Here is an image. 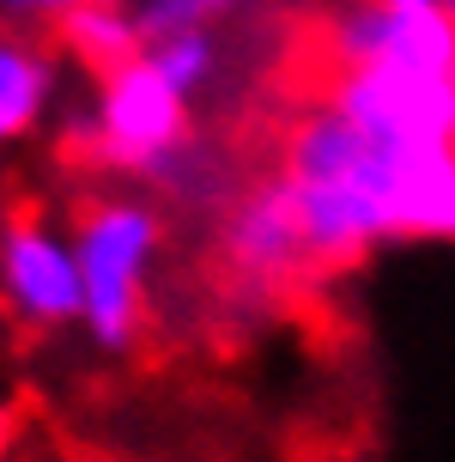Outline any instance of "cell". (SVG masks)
<instances>
[{"label":"cell","mask_w":455,"mask_h":462,"mask_svg":"<svg viewBox=\"0 0 455 462\" xmlns=\"http://www.w3.org/2000/svg\"><path fill=\"white\" fill-rule=\"evenodd\" d=\"M73 268H79V323L104 353H128L146 310V274L164 244V219L152 201L104 195L73 226Z\"/></svg>","instance_id":"6da1fadb"},{"label":"cell","mask_w":455,"mask_h":462,"mask_svg":"<svg viewBox=\"0 0 455 462\" xmlns=\"http://www.w3.org/2000/svg\"><path fill=\"white\" fill-rule=\"evenodd\" d=\"M188 97L164 79L146 55L122 61V68L97 73V97H91V116L79 128V146H86L91 164L104 171H122V177H146L159 183V171L188 146Z\"/></svg>","instance_id":"7a4b0ae2"},{"label":"cell","mask_w":455,"mask_h":462,"mask_svg":"<svg viewBox=\"0 0 455 462\" xmlns=\"http://www.w3.org/2000/svg\"><path fill=\"white\" fill-rule=\"evenodd\" d=\"M334 61L383 73H455V19L437 0H346L334 13Z\"/></svg>","instance_id":"3957f363"},{"label":"cell","mask_w":455,"mask_h":462,"mask_svg":"<svg viewBox=\"0 0 455 462\" xmlns=\"http://www.w3.org/2000/svg\"><path fill=\"white\" fill-rule=\"evenodd\" d=\"M0 299L24 328H68L79 323V268H73L68 231L37 213H19L0 231Z\"/></svg>","instance_id":"277c9868"},{"label":"cell","mask_w":455,"mask_h":462,"mask_svg":"<svg viewBox=\"0 0 455 462\" xmlns=\"http://www.w3.org/2000/svg\"><path fill=\"white\" fill-rule=\"evenodd\" d=\"M225 268L231 280L268 299L279 292L286 280L310 274V255H304V231H297V213H292V195L279 177L255 183L225 219Z\"/></svg>","instance_id":"5b68a950"},{"label":"cell","mask_w":455,"mask_h":462,"mask_svg":"<svg viewBox=\"0 0 455 462\" xmlns=\"http://www.w3.org/2000/svg\"><path fill=\"white\" fill-rule=\"evenodd\" d=\"M61 92V55L31 43L19 31H0V146L37 134Z\"/></svg>","instance_id":"8992f818"},{"label":"cell","mask_w":455,"mask_h":462,"mask_svg":"<svg viewBox=\"0 0 455 462\" xmlns=\"http://www.w3.org/2000/svg\"><path fill=\"white\" fill-rule=\"evenodd\" d=\"M140 49H146V37H140L128 0H86V6H73L68 19L55 24V55L79 61L91 79L122 68V61H134Z\"/></svg>","instance_id":"52a82bcc"},{"label":"cell","mask_w":455,"mask_h":462,"mask_svg":"<svg viewBox=\"0 0 455 462\" xmlns=\"http://www.w3.org/2000/svg\"><path fill=\"white\" fill-rule=\"evenodd\" d=\"M152 68L177 86L188 104L219 79V37H213V24H195V31H170V37H152V43L140 49Z\"/></svg>","instance_id":"ba28073f"},{"label":"cell","mask_w":455,"mask_h":462,"mask_svg":"<svg viewBox=\"0 0 455 462\" xmlns=\"http://www.w3.org/2000/svg\"><path fill=\"white\" fill-rule=\"evenodd\" d=\"M134 6V24L140 37H170V31H195V24H213V19H231L237 6L250 0H128Z\"/></svg>","instance_id":"9c48e42d"},{"label":"cell","mask_w":455,"mask_h":462,"mask_svg":"<svg viewBox=\"0 0 455 462\" xmlns=\"http://www.w3.org/2000/svg\"><path fill=\"white\" fill-rule=\"evenodd\" d=\"M73 6H86V0H0V19L6 24H49L55 31Z\"/></svg>","instance_id":"30bf717a"},{"label":"cell","mask_w":455,"mask_h":462,"mask_svg":"<svg viewBox=\"0 0 455 462\" xmlns=\"http://www.w3.org/2000/svg\"><path fill=\"white\" fill-rule=\"evenodd\" d=\"M6 439H13V414L0 408V450H6Z\"/></svg>","instance_id":"8fae6325"},{"label":"cell","mask_w":455,"mask_h":462,"mask_svg":"<svg viewBox=\"0 0 455 462\" xmlns=\"http://www.w3.org/2000/svg\"><path fill=\"white\" fill-rule=\"evenodd\" d=\"M437 6H443V13H450V19H455V0H437Z\"/></svg>","instance_id":"7c38bea8"}]
</instances>
